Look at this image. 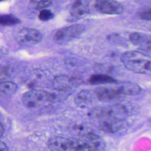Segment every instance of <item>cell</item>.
I'll list each match as a JSON object with an SVG mask.
<instances>
[{"instance_id":"obj_7","label":"cell","mask_w":151,"mask_h":151,"mask_svg":"<svg viewBox=\"0 0 151 151\" xmlns=\"http://www.w3.org/2000/svg\"><path fill=\"white\" fill-rule=\"evenodd\" d=\"M94 94L99 101L104 103H113L123 97L116 87H99L94 89Z\"/></svg>"},{"instance_id":"obj_9","label":"cell","mask_w":151,"mask_h":151,"mask_svg":"<svg viewBox=\"0 0 151 151\" xmlns=\"http://www.w3.org/2000/svg\"><path fill=\"white\" fill-rule=\"evenodd\" d=\"M129 40L134 45L145 51H151V37L140 32H133L129 36Z\"/></svg>"},{"instance_id":"obj_23","label":"cell","mask_w":151,"mask_h":151,"mask_svg":"<svg viewBox=\"0 0 151 151\" xmlns=\"http://www.w3.org/2000/svg\"><path fill=\"white\" fill-rule=\"evenodd\" d=\"M3 133H4V127L0 122V137L2 136Z\"/></svg>"},{"instance_id":"obj_21","label":"cell","mask_w":151,"mask_h":151,"mask_svg":"<svg viewBox=\"0 0 151 151\" xmlns=\"http://www.w3.org/2000/svg\"><path fill=\"white\" fill-rule=\"evenodd\" d=\"M35 4H36V8L37 9H44L46 7L50 6L52 1H32Z\"/></svg>"},{"instance_id":"obj_1","label":"cell","mask_w":151,"mask_h":151,"mask_svg":"<svg viewBox=\"0 0 151 151\" xmlns=\"http://www.w3.org/2000/svg\"><path fill=\"white\" fill-rule=\"evenodd\" d=\"M124 66L129 71L140 74H151V56L137 50L123 52L120 57Z\"/></svg>"},{"instance_id":"obj_13","label":"cell","mask_w":151,"mask_h":151,"mask_svg":"<svg viewBox=\"0 0 151 151\" xmlns=\"http://www.w3.org/2000/svg\"><path fill=\"white\" fill-rule=\"evenodd\" d=\"M89 10V4L87 1H76L71 8V14L77 18L86 15Z\"/></svg>"},{"instance_id":"obj_20","label":"cell","mask_w":151,"mask_h":151,"mask_svg":"<svg viewBox=\"0 0 151 151\" xmlns=\"http://www.w3.org/2000/svg\"><path fill=\"white\" fill-rule=\"evenodd\" d=\"M10 76V70L8 67L0 65V81L5 80Z\"/></svg>"},{"instance_id":"obj_14","label":"cell","mask_w":151,"mask_h":151,"mask_svg":"<svg viewBox=\"0 0 151 151\" xmlns=\"http://www.w3.org/2000/svg\"><path fill=\"white\" fill-rule=\"evenodd\" d=\"M88 81L93 85L105 84H117L118 81L113 77L104 74H95L91 75Z\"/></svg>"},{"instance_id":"obj_8","label":"cell","mask_w":151,"mask_h":151,"mask_svg":"<svg viewBox=\"0 0 151 151\" xmlns=\"http://www.w3.org/2000/svg\"><path fill=\"white\" fill-rule=\"evenodd\" d=\"M47 145L51 151H71L72 138L52 137L48 140Z\"/></svg>"},{"instance_id":"obj_17","label":"cell","mask_w":151,"mask_h":151,"mask_svg":"<svg viewBox=\"0 0 151 151\" xmlns=\"http://www.w3.org/2000/svg\"><path fill=\"white\" fill-rule=\"evenodd\" d=\"M20 20L12 15L5 14L0 15V25L3 26H11L18 24Z\"/></svg>"},{"instance_id":"obj_11","label":"cell","mask_w":151,"mask_h":151,"mask_svg":"<svg viewBox=\"0 0 151 151\" xmlns=\"http://www.w3.org/2000/svg\"><path fill=\"white\" fill-rule=\"evenodd\" d=\"M116 87L123 97L124 96L137 95L142 90L141 87L138 84L129 81L118 83Z\"/></svg>"},{"instance_id":"obj_10","label":"cell","mask_w":151,"mask_h":151,"mask_svg":"<svg viewBox=\"0 0 151 151\" xmlns=\"http://www.w3.org/2000/svg\"><path fill=\"white\" fill-rule=\"evenodd\" d=\"M81 138L88 145L93 151H104L105 143L99 136L89 133L84 134Z\"/></svg>"},{"instance_id":"obj_22","label":"cell","mask_w":151,"mask_h":151,"mask_svg":"<svg viewBox=\"0 0 151 151\" xmlns=\"http://www.w3.org/2000/svg\"><path fill=\"white\" fill-rule=\"evenodd\" d=\"M0 151H9L7 146L5 143L0 140Z\"/></svg>"},{"instance_id":"obj_2","label":"cell","mask_w":151,"mask_h":151,"mask_svg":"<svg viewBox=\"0 0 151 151\" xmlns=\"http://www.w3.org/2000/svg\"><path fill=\"white\" fill-rule=\"evenodd\" d=\"M54 96L42 90H31L26 92L22 97V101L25 107L34 109L46 103L52 102Z\"/></svg>"},{"instance_id":"obj_6","label":"cell","mask_w":151,"mask_h":151,"mask_svg":"<svg viewBox=\"0 0 151 151\" xmlns=\"http://www.w3.org/2000/svg\"><path fill=\"white\" fill-rule=\"evenodd\" d=\"M98 127L107 133L117 132L122 126L124 120L110 116H101L96 117Z\"/></svg>"},{"instance_id":"obj_16","label":"cell","mask_w":151,"mask_h":151,"mask_svg":"<svg viewBox=\"0 0 151 151\" xmlns=\"http://www.w3.org/2000/svg\"><path fill=\"white\" fill-rule=\"evenodd\" d=\"M17 86L11 81L0 82V97H6L14 94L17 90Z\"/></svg>"},{"instance_id":"obj_12","label":"cell","mask_w":151,"mask_h":151,"mask_svg":"<svg viewBox=\"0 0 151 151\" xmlns=\"http://www.w3.org/2000/svg\"><path fill=\"white\" fill-rule=\"evenodd\" d=\"M74 84V80L71 77L65 75H60L55 77L52 81L54 88L60 91H65L71 88Z\"/></svg>"},{"instance_id":"obj_4","label":"cell","mask_w":151,"mask_h":151,"mask_svg":"<svg viewBox=\"0 0 151 151\" xmlns=\"http://www.w3.org/2000/svg\"><path fill=\"white\" fill-rule=\"evenodd\" d=\"M42 39L41 33L34 28H24L17 35V42L22 46H31L38 43Z\"/></svg>"},{"instance_id":"obj_19","label":"cell","mask_w":151,"mask_h":151,"mask_svg":"<svg viewBox=\"0 0 151 151\" xmlns=\"http://www.w3.org/2000/svg\"><path fill=\"white\" fill-rule=\"evenodd\" d=\"M138 16L142 19L151 21V8H147L140 10L138 12Z\"/></svg>"},{"instance_id":"obj_15","label":"cell","mask_w":151,"mask_h":151,"mask_svg":"<svg viewBox=\"0 0 151 151\" xmlns=\"http://www.w3.org/2000/svg\"><path fill=\"white\" fill-rule=\"evenodd\" d=\"M93 94L91 91L83 90L80 91L74 97V103L79 107H83L90 103L93 100Z\"/></svg>"},{"instance_id":"obj_18","label":"cell","mask_w":151,"mask_h":151,"mask_svg":"<svg viewBox=\"0 0 151 151\" xmlns=\"http://www.w3.org/2000/svg\"><path fill=\"white\" fill-rule=\"evenodd\" d=\"M54 17L53 13L48 9H42L38 15V18L40 20L46 21L52 19Z\"/></svg>"},{"instance_id":"obj_5","label":"cell","mask_w":151,"mask_h":151,"mask_svg":"<svg viewBox=\"0 0 151 151\" xmlns=\"http://www.w3.org/2000/svg\"><path fill=\"white\" fill-rule=\"evenodd\" d=\"M94 7L99 12L109 15H120L124 10L122 4L114 0H98Z\"/></svg>"},{"instance_id":"obj_3","label":"cell","mask_w":151,"mask_h":151,"mask_svg":"<svg viewBox=\"0 0 151 151\" xmlns=\"http://www.w3.org/2000/svg\"><path fill=\"white\" fill-rule=\"evenodd\" d=\"M84 30L85 27L83 25H71L58 30L55 34L54 38L58 42H65L78 37Z\"/></svg>"}]
</instances>
